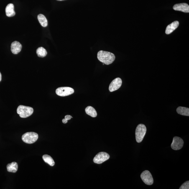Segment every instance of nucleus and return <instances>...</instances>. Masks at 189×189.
<instances>
[{"instance_id":"1","label":"nucleus","mask_w":189,"mask_h":189,"mask_svg":"<svg viewBox=\"0 0 189 189\" xmlns=\"http://www.w3.org/2000/svg\"><path fill=\"white\" fill-rule=\"evenodd\" d=\"M97 57L100 62L109 65L113 63L115 59V55L111 52L100 50L97 55Z\"/></svg>"},{"instance_id":"2","label":"nucleus","mask_w":189,"mask_h":189,"mask_svg":"<svg viewBox=\"0 0 189 189\" xmlns=\"http://www.w3.org/2000/svg\"><path fill=\"white\" fill-rule=\"evenodd\" d=\"M34 110L31 107L22 105L19 106L17 109V113L21 118H26L29 117L33 114Z\"/></svg>"},{"instance_id":"3","label":"nucleus","mask_w":189,"mask_h":189,"mask_svg":"<svg viewBox=\"0 0 189 189\" xmlns=\"http://www.w3.org/2000/svg\"><path fill=\"white\" fill-rule=\"evenodd\" d=\"M147 132V128L145 125L141 124L137 126L136 130V139L138 143L142 142Z\"/></svg>"},{"instance_id":"4","label":"nucleus","mask_w":189,"mask_h":189,"mask_svg":"<svg viewBox=\"0 0 189 189\" xmlns=\"http://www.w3.org/2000/svg\"><path fill=\"white\" fill-rule=\"evenodd\" d=\"M38 139V135L34 132H28L23 134L22 139L26 143L31 144L35 143Z\"/></svg>"},{"instance_id":"5","label":"nucleus","mask_w":189,"mask_h":189,"mask_svg":"<svg viewBox=\"0 0 189 189\" xmlns=\"http://www.w3.org/2000/svg\"><path fill=\"white\" fill-rule=\"evenodd\" d=\"M74 92L73 89L69 87H61L57 88L56 90V93L60 96H66L73 94Z\"/></svg>"},{"instance_id":"6","label":"nucleus","mask_w":189,"mask_h":189,"mask_svg":"<svg viewBox=\"0 0 189 189\" xmlns=\"http://www.w3.org/2000/svg\"><path fill=\"white\" fill-rule=\"evenodd\" d=\"M141 178L145 184L152 185L154 183V179L151 173L149 171L143 172L141 175Z\"/></svg>"},{"instance_id":"7","label":"nucleus","mask_w":189,"mask_h":189,"mask_svg":"<svg viewBox=\"0 0 189 189\" xmlns=\"http://www.w3.org/2000/svg\"><path fill=\"white\" fill-rule=\"evenodd\" d=\"M110 156L109 154L106 152H101L96 154L93 158V161L95 163L101 164L108 160Z\"/></svg>"},{"instance_id":"8","label":"nucleus","mask_w":189,"mask_h":189,"mask_svg":"<svg viewBox=\"0 0 189 189\" xmlns=\"http://www.w3.org/2000/svg\"><path fill=\"white\" fill-rule=\"evenodd\" d=\"M184 144V141L181 138L175 137L173 138V140L171 145V147L174 150H179L183 147Z\"/></svg>"},{"instance_id":"9","label":"nucleus","mask_w":189,"mask_h":189,"mask_svg":"<svg viewBox=\"0 0 189 189\" xmlns=\"http://www.w3.org/2000/svg\"><path fill=\"white\" fill-rule=\"evenodd\" d=\"M122 81L120 78H117L113 80L109 85V90L113 92L117 90L121 87L122 85Z\"/></svg>"},{"instance_id":"10","label":"nucleus","mask_w":189,"mask_h":189,"mask_svg":"<svg viewBox=\"0 0 189 189\" xmlns=\"http://www.w3.org/2000/svg\"><path fill=\"white\" fill-rule=\"evenodd\" d=\"M173 9L175 11H181L185 13L189 12V6L186 3L176 4L173 6Z\"/></svg>"},{"instance_id":"11","label":"nucleus","mask_w":189,"mask_h":189,"mask_svg":"<svg viewBox=\"0 0 189 189\" xmlns=\"http://www.w3.org/2000/svg\"><path fill=\"white\" fill-rule=\"evenodd\" d=\"M22 49V45L20 43L15 41L13 42L11 45V51L12 53L14 55H17L19 53Z\"/></svg>"},{"instance_id":"12","label":"nucleus","mask_w":189,"mask_h":189,"mask_svg":"<svg viewBox=\"0 0 189 189\" xmlns=\"http://www.w3.org/2000/svg\"><path fill=\"white\" fill-rule=\"evenodd\" d=\"M179 23L178 21H175L167 26L165 33L166 34H169L172 33L178 27Z\"/></svg>"},{"instance_id":"13","label":"nucleus","mask_w":189,"mask_h":189,"mask_svg":"<svg viewBox=\"0 0 189 189\" xmlns=\"http://www.w3.org/2000/svg\"><path fill=\"white\" fill-rule=\"evenodd\" d=\"M5 12L6 15L8 17H12L16 14L14 10V6L12 4H9L6 8Z\"/></svg>"},{"instance_id":"14","label":"nucleus","mask_w":189,"mask_h":189,"mask_svg":"<svg viewBox=\"0 0 189 189\" xmlns=\"http://www.w3.org/2000/svg\"><path fill=\"white\" fill-rule=\"evenodd\" d=\"M177 112L178 114L185 116H189V109L185 107L179 106L177 108Z\"/></svg>"},{"instance_id":"15","label":"nucleus","mask_w":189,"mask_h":189,"mask_svg":"<svg viewBox=\"0 0 189 189\" xmlns=\"http://www.w3.org/2000/svg\"><path fill=\"white\" fill-rule=\"evenodd\" d=\"M18 169V165L17 162H13L11 163L8 164L7 165V169L8 172L16 173Z\"/></svg>"},{"instance_id":"16","label":"nucleus","mask_w":189,"mask_h":189,"mask_svg":"<svg viewBox=\"0 0 189 189\" xmlns=\"http://www.w3.org/2000/svg\"><path fill=\"white\" fill-rule=\"evenodd\" d=\"M85 112L87 114L93 117H95L97 116V112L93 107L88 106L85 108Z\"/></svg>"},{"instance_id":"17","label":"nucleus","mask_w":189,"mask_h":189,"mask_svg":"<svg viewBox=\"0 0 189 189\" xmlns=\"http://www.w3.org/2000/svg\"><path fill=\"white\" fill-rule=\"evenodd\" d=\"M38 19L42 27H47L48 25V21L44 15L41 14H39L38 16Z\"/></svg>"},{"instance_id":"18","label":"nucleus","mask_w":189,"mask_h":189,"mask_svg":"<svg viewBox=\"0 0 189 189\" xmlns=\"http://www.w3.org/2000/svg\"><path fill=\"white\" fill-rule=\"evenodd\" d=\"M42 158L44 162L48 164L49 165L53 166L55 165V162L53 159L50 156L45 154L42 156Z\"/></svg>"},{"instance_id":"19","label":"nucleus","mask_w":189,"mask_h":189,"mask_svg":"<svg viewBox=\"0 0 189 189\" xmlns=\"http://www.w3.org/2000/svg\"><path fill=\"white\" fill-rule=\"evenodd\" d=\"M36 52L38 57H45L47 54L46 50L42 47H40L38 48Z\"/></svg>"},{"instance_id":"20","label":"nucleus","mask_w":189,"mask_h":189,"mask_svg":"<svg viewBox=\"0 0 189 189\" xmlns=\"http://www.w3.org/2000/svg\"><path fill=\"white\" fill-rule=\"evenodd\" d=\"M189 189V181L185 182L181 185L179 189Z\"/></svg>"},{"instance_id":"21","label":"nucleus","mask_w":189,"mask_h":189,"mask_svg":"<svg viewBox=\"0 0 189 189\" xmlns=\"http://www.w3.org/2000/svg\"><path fill=\"white\" fill-rule=\"evenodd\" d=\"M72 117L71 116L69 115H67L65 116V119H62V121L64 124H66L68 122V121L70 120L72 118Z\"/></svg>"},{"instance_id":"22","label":"nucleus","mask_w":189,"mask_h":189,"mask_svg":"<svg viewBox=\"0 0 189 189\" xmlns=\"http://www.w3.org/2000/svg\"><path fill=\"white\" fill-rule=\"evenodd\" d=\"M1 72H0V82L1 81Z\"/></svg>"},{"instance_id":"23","label":"nucleus","mask_w":189,"mask_h":189,"mask_svg":"<svg viewBox=\"0 0 189 189\" xmlns=\"http://www.w3.org/2000/svg\"><path fill=\"white\" fill-rule=\"evenodd\" d=\"M57 1H64V0H57Z\"/></svg>"}]
</instances>
